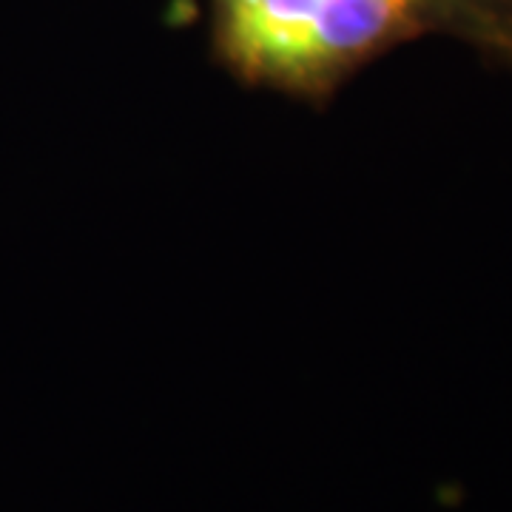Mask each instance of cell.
Listing matches in <instances>:
<instances>
[{
  "label": "cell",
  "mask_w": 512,
  "mask_h": 512,
  "mask_svg": "<svg viewBox=\"0 0 512 512\" xmlns=\"http://www.w3.org/2000/svg\"><path fill=\"white\" fill-rule=\"evenodd\" d=\"M413 3L222 0V52L251 80L316 92L393 37Z\"/></svg>",
  "instance_id": "cell-1"
}]
</instances>
